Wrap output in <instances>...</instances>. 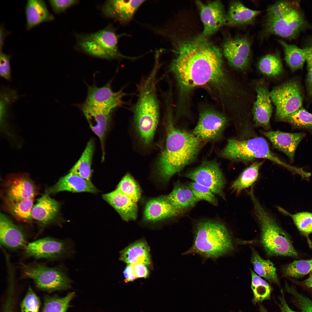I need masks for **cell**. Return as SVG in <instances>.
I'll use <instances>...</instances> for the list:
<instances>
[{
  "label": "cell",
  "instance_id": "cell-1",
  "mask_svg": "<svg viewBox=\"0 0 312 312\" xmlns=\"http://www.w3.org/2000/svg\"><path fill=\"white\" fill-rule=\"evenodd\" d=\"M170 69L183 96L194 88L209 85L226 95L230 85L223 66L220 49L200 35L181 42Z\"/></svg>",
  "mask_w": 312,
  "mask_h": 312
},
{
  "label": "cell",
  "instance_id": "cell-2",
  "mask_svg": "<svg viewBox=\"0 0 312 312\" xmlns=\"http://www.w3.org/2000/svg\"><path fill=\"white\" fill-rule=\"evenodd\" d=\"M167 111L166 144L158 168L160 177L166 181L193 162L202 146V141L192 132L175 126L171 110Z\"/></svg>",
  "mask_w": 312,
  "mask_h": 312
},
{
  "label": "cell",
  "instance_id": "cell-3",
  "mask_svg": "<svg viewBox=\"0 0 312 312\" xmlns=\"http://www.w3.org/2000/svg\"><path fill=\"white\" fill-rule=\"evenodd\" d=\"M265 18L266 34L289 40L295 39L300 32L311 27L298 1L276 2L268 7Z\"/></svg>",
  "mask_w": 312,
  "mask_h": 312
},
{
  "label": "cell",
  "instance_id": "cell-4",
  "mask_svg": "<svg viewBox=\"0 0 312 312\" xmlns=\"http://www.w3.org/2000/svg\"><path fill=\"white\" fill-rule=\"evenodd\" d=\"M157 73L152 72L138 86L134 119L140 138L146 144L152 141L158 123L159 108L156 92Z\"/></svg>",
  "mask_w": 312,
  "mask_h": 312
},
{
  "label": "cell",
  "instance_id": "cell-5",
  "mask_svg": "<svg viewBox=\"0 0 312 312\" xmlns=\"http://www.w3.org/2000/svg\"><path fill=\"white\" fill-rule=\"evenodd\" d=\"M194 242L185 254H196L206 258L216 259L233 248L232 240L226 226L219 221H201L196 225Z\"/></svg>",
  "mask_w": 312,
  "mask_h": 312
},
{
  "label": "cell",
  "instance_id": "cell-6",
  "mask_svg": "<svg viewBox=\"0 0 312 312\" xmlns=\"http://www.w3.org/2000/svg\"><path fill=\"white\" fill-rule=\"evenodd\" d=\"M259 221L261 244L267 254L296 257L298 254L287 235L261 206L252 190L248 192Z\"/></svg>",
  "mask_w": 312,
  "mask_h": 312
},
{
  "label": "cell",
  "instance_id": "cell-7",
  "mask_svg": "<svg viewBox=\"0 0 312 312\" xmlns=\"http://www.w3.org/2000/svg\"><path fill=\"white\" fill-rule=\"evenodd\" d=\"M220 155L224 158L244 162L257 158L267 159L286 168L294 173L298 169L297 167L288 164L278 158L271 151L265 140L261 137L245 139L229 138Z\"/></svg>",
  "mask_w": 312,
  "mask_h": 312
},
{
  "label": "cell",
  "instance_id": "cell-8",
  "mask_svg": "<svg viewBox=\"0 0 312 312\" xmlns=\"http://www.w3.org/2000/svg\"><path fill=\"white\" fill-rule=\"evenodd\" d=\"M120 36L111 25L96 32L78 35V46L82 51L93 56L112 59L133 58L125 56L120 52L118 47Z\"/></svg>",
  "mask_w": 312,
  "mask_h": 312
},
{
  "label": "cell",
  "instance_id": "cell-9",
  "mask_svg": "<svg viewBox=\"0 0 312 312\" xmlns=\"http://www.w3.org/2000/svg\"><path fill=\"white\" fill-rule=\"evenodd\" d=\"M20 266L23 276L32 280L40 289L51 292L65 290L70 287L71 281L60 268L37 262L21 263Z\"/></svg>",
  "mask_w": 312,
  "mask_h": 312
},
{
  "label": "cell",
  "instance_id": "cell-10",
  "mask_svg": "<svg viewBox=\"0 0 312 312\" xmlns=\"http://www.w3.org/2000/svg\"><path fill=\"white\" fill-rule=\"evenodd\" d=\"M272 102L276 107V119L283 121L302 107L303 96L300 86L296 80L288 81L270 92Z\"/></svg>",
  "mask_w": 312,
  "mask_h": 312
},
{
  "label": "cell",
  "instance_id": "cell-11",
  "mask_svg": "<svg viewBox=\"0 0 312 312\" xmlns=\"http://www.w3.org/2000/svg\"><path fill=\"white\" fill-rule=\"evenodd\" d=\"M185 177L209 188L215 195L225 199L224 189L226 180L219 165L214 160L204 161L186 173Z\"/></svg>",
  "mask_w": 312,
  "mask_h": 312
},
{
  "label": "cell",
  "instance_id": "cell-12",
  "mask_svg": "<svg viewBox=\"0 0 312 312\" xmlns=\"http://www.w3.org/2000/svg\"><path fill=\"white\" fill-rule=\"evenodd\" d=\"M24 250L27 257L54 259L69 255L72 248L67 241L47 237L27 244Z\"/></svg>",
  "mask_w": 312,
  "mask_h": 312
},
{
  "label": "cell",
  "instance_id": "cell-13",
  "mask_svg": "<svg viewBox=\"0 0 312 312\" xmlns=\"http://www.w3.org/2000/svg\"><path fill=\"white\" fill-rule=\"evenodd\" d=\"M228 120L221 113L206 109L200 113L192 133L202 141H215L221 138Z\"/></svg>",
  "mask_w": 312,
  "mask_h": 312
},
{
  "label": "cell",
  "instance_id": "cell-14",
  "mask_svg": "<svg viewBox=\"0 0 312 312\" xmlns=\"http://www.w3.org/2000/svg\"><path fill=\"white\" fill-rule=\"evenodd\" d=\"M223 53L232 66L238 69H244L248 66L250 60V42L245 36L229 38L224 43Z\"/></svg>",
  "mask_w": 312,
  "mask_h": 312
},
{
  "label": "cell",
  "instance_id": "cell-15",
  "mask_svg": "<svg viewBox=\"0 0 312 312\" xmlns=\"http://www.w3.org/2000/svg\"><path fill=\"white\" fill-rule=\"evenodd\" d=\"M80 107L90 128L99 139L102 150V159L103 160L105 153V138L113 111L96 106L85 101Z\"/></svg>",
  "mask_w": 312,
  "mask_h": 312
},
{
  "label": "cell",
  "instance_id": "cell-16",
  "mask_svg": "<svg viewBox=\"0 0 312 312\" xmlns=\"http://www.w3.org/2000/svg\"><path fill=\"white\" fill-rule=\"evenodd\" d=\"M111 81L99 87L95 85L88 86L87 95L85 102L96 107L113 111L123 104L125 93L122 90L114 92Z\"/></svg>",
  "mask_w": 312,
  "mask_h": 312
},
{
  "label": "cell",
  "instance_id": "cell-17",
  "mask_svg": "<svg viewBox=\"0 0 312 312\" xmlns=\"http://www.w3.org/2000/svg\"><path fill=\"white\" fill-rule=\"evenodd\" d=\"M255 88L257 96L252 109L253 120L256 127L267 131L270 128L273 109L270 92L263 81H259Z\"/></svg>",
  "mask_w": 312,
  "mask_h": 312
},
{
  "label": "cell",
  "instance_id": "cell-18",
  "mask_svg": "<svg viewBox=\"0 0 312 312\" xmlns=\"http://www.w3.org/2000/svg\"><path fill=\"white\" fill-rule=\"evenodd\" d=\"M200 11V17L203 25L201 35L206 37L214 34L222 26L226 25V14L219 1L207 4L197 2Z\"/></svg>",
  "mask_w": 312,
  "mask_h": 312
},
{
  "label": "cell",
  "instance_id": "cell-19",
  "mask_svg": "<svg viewBox=\"0 0 312 312\" xmlns=\"http://www.w3.org/2000/svg\"><path fill=\"white\" fill-rule=\"evenodd\" d=\"M0 240L3 246L11 250L24 249L27 244V237L23 230L1 213Z\"/></svg>",
  "mask_w": 312,
  "mask_h": 312
},
{
  "label": "cell",
  "instance_id": "cell-20",
  "mask_svg": "<svg viewBox=\"0 0 312 312\" xmlns=\"http://www.w3.org/2000/svg\"><path fill=\"white\" fill-rule=\"evenodd\" d=\"M262 133L271 142L276 148L285 154L291 162L299 143L304 138L303 133H290L279 131H261Z\"/></svg>",
  "mask_w": 312,
  "mask_h": 312
},
{
  "label": "cell",
  "instance_id": "cell-21",
  "mask_svg": "<svg viewBox=\"0 0 312 312\" xmlns=\"http://www.w3.org/2000/svg\"><path fill=\"white\" fill-rule=\"evenodd\" d=\"M183 213L163 196L147 202L144 211L143 219L147 222H158L177 217Z\"/></svg>",
  "mask_w": 312,
  "mask_h": 312
},
{
  "label": "cell",
  "instance_id": "cell-22",
  "mask_svg": "<svg viewBox=\"0 0 312 312\" xmlns=\"http://www.w3.org/2000/svg\"><path fill=\"white\" fill-rule=\"evenodd\" d=\"M145 0H109L103 5L102 11L106 16L126 22L132 19Z\"/></svg>",
  "mask_w": 312,
  "mask_h": 312
},
{
  "label": "cell",
  "instance_id": "cell-23",
  "mask_svg": "<svg viewBox=\"0 0 312 312\" xmlns=\"http://www.w3.org/2000/svg\"><path fill=\"white\" fill-rule=\"evenodd\" d=\"M5 187V198L10 200L34 198L36 194V190L34 184L25 175L12 176L7 181Z\"/></svg>",
  "mask_w": 312,
  "mask_h": 312
},
{
  "label": "cell",
  "instance_id": "cell-24",
  "mask_svg": "<svg viewBox=\"0 0 312 312\" xmlns=\"http://www.w3.org/2000/svg\"><path fill=\"white\" fill-rule=\"evenodd\" d=\"M103 198L112 207L121 218L128 221L135 220L137 217V202L116 189L103 194Z\"/></svg>",
  "mask_w": 312,
  "mask_h": 312
},
{
  "label": "cell",
  "instance_id": "cell-25",
  "mask_svg": "<svg viewBox=\"0 0 312 312\" xmlns=\"http://www.w3.org/2000/svg\"><path fill=\"white\" fill-rule=\"evenodd\" d=\"M64 191L95 193L98 190L91 181L86 180L69 172L66 175L61 177L54 185L50 188L47 193L49 194H55Z\"/></svg>",
  "mask_w": 312,
  "mask_h": 312
},
{
  "label": "cell",
  "instance_id": "cell-26",
  "mask_svg": "<svg viewBox=\"0 0 312 312\" xmlns=\"http://www.w3.org/2000/svg\"><path fill=\"white\" fill-rule=\"evenodd\" d=\"M164 197L178 209L183 213L200 201L194 196L189 185L176 182L172 191Z\"/></svg>",
  "mask_w": 312,
  "mask_h": 312
},
{
  "label": "cell",
  "instance_id": "cell-27",
  "mask_svg": "<svg viewBox=\"0 0 312 312\" xmlns=\"http://www.w3.org/2000/svg\"><path fill=\"white\" fill-rule=\"evenodd\" d=\"M60 204L46 193L38 198L31 211L32 218L44 224H47L57 216Z\"/></svg>",
  "mask_w": 312,
  "mask_h": 312
},
{
  "label": "cell",
  "instance_id": "cell-28",
  "mask_svg": "<svg viewBox=\"0 0 312 312\" xmlns=\"http://www.w3.org/2000/svg\"><path fill=\"white\" fill-rule=\"evenodd\" d=\"M260 12L248 8L240 1H233L226 14V25L236 26L252 24Z\"/></svg>",
  "mask_w": 312,
  "mask_h": 312
},
{
  "label": "cell",
  "instance_id": "cell-29",
  "mask_svg": "<svg viewBox=\"0 0 312 312\" xmlns=\"http://www.w3.org/2000/svg\"><path fill=\"white\" fill-rule=\"evenodd\" d=\"M26 28L29 30L42 23L51 21L54 17L43 0H28L25 9Z\"/></svg>",
  "mask_w": 312,
  "mask_h": 312
},
{
  "label": "cell",
  "instance_id": "cell-30",
  "mask_svg": "<svg viewBox=\"0 0 312 312\" xmlns=\"http://www.w3.org/2000/svg\"><path fill=\"white\" fill-rule=\"evenodd\" d=\"M150 252L149 248L146 241L139 240L122 250L119 259L129 264L139 263L148 266L151 263Z\"/></svg>",
  "mask_w": 312,
  "mask_h": 312
},
{
  "label": "cell",
  "instance_id": "cell-31",
  "mask_svg": "<svg viewBox=\"0 0 312 312\" xmlns=\"http://www.w3.org/2000/svg\"><path fill=\"white\" fill-rule=\"evenodd\" d=\"M95 148L93 139L88 142L80 157L70 170L88 181H91L92 176L91 165Z\"/></svg>",
  "mask_w": 312,
  "mask_h": 312
},
{
  "label": "cell",
  "instance_id": "cell-32",
  "mask_svg": "<svg viewBox=\"0 0 312 312\" xmlns=\"http://www.w3.org/2000/svg\"><path fill=\"white\" fill-rule=\"evenodd\" d=\"M251 260L255 272L257 275L270 283L279 285L276 269L272 262L262 258L254 250L252 252Z\"/></svg>",
  "mask_w": 312,
  "mask_h": 312
},
{
  "label": "cell",
  "instance_id": "cell-33",
  "mask_svg": "<svg viewBox=\"0 0 312 312\" xmlns=\"http://www.w3.org/2000/svg\"><path fill=\"white\" fill-rule=\"evenodd\" d=\"M278 41L283 48L285 60L291 70L294 71L302 69L306 62L304 49L283 40H278Z\"/></svg>",
  "mask_w": 312,
  "mask_h": 312
},
{
  "label": "cell",
  "instance_id": "cell-34",
  "mask_svg": "<svg viewBox=\"0 0 312 312\" xmlns=\"http://www.w3.org/2000/svg\"><path fill=\"white\" fill-rule=\"evenodd\" d=\"M262 161L255 162L245 169L230 187L233 191L238 194L244 189L252 185L257 180Z\"/></svg>",
  "mask_w": 312,
  "mask_h": 312
},
{
  "label": "cell",
  "instance_id": "cell-35",
  "mask_svg": "<svg viewBox=\"0 0 312 312\" xmlns=\"http://www.w3.org/2000/svg\"><path fill=\"white\" fill-rule=\"evenodd\" d=\"M34 198H29L18 200L5 198V205L8 210L16 218L24 221L30 220L33 207Z\"/></svg>",
  "mask_w": 312,
  "mask_h": 312
},
{
  "label": "cell",
  "instance_id": "cell-36",
  "mask_svg": "<svg viewBox=\"0 0 312 312\" xmlns=\"http://www.w3.org/2000/svg\"><path fill=\"white\" fill-rule=\"evenodd\" d=\"M258 67L260 71L265 75L270 77L278 75L283 70L279 53L269 54L263 56L259 62Z\"/></svg>",
  "mask_w": 312,
  "mask_h": 312
},
{
  "label": "cell",
  "instance_id": "cell-37",
  "mask_svg": "<svg viewBox=\"0 0 312 312\" xmlns=\"http://www.w3.org/2000/svg\"><path fill=\"white\" fill-rule=\"evenodd\" d=\"M251 276V287L253 294V301L254 303L270 299L272 289L269 283L250 270Z\"/></svg>",
  "mask_w": 312,
  "mask_h": 312
},
{
  "label": "cell",
  "instance_id": "cell-38",
  "mask_svg": "<svg viewBox=\"0 0 312 312\" xmlns=\"http://www.w3.org/2000/svg\"><path fill=\"white\" fill-rule=\"evenodd\" d=\"M75 294L74 292H72L63 297L46 296L41 312H66L69 307L70 302Z\"/></svg>",
  "mask_w": 312,
  "mask_h": 312
},
{
  "label": "cell",
  "instance_id": "cell-39",
  "mask_svg": "<svg viewBox=\"0 0 312 312\" xmlns=\"http://www.w3.org/2000/svg\"><path fill=\"white\" fill-rule=\"evenodd\" d=\"M284 276L298 278L312 271V258L295 260L284 266L282 268Z\"/></svg>",
  "mask_w": 312,
  "mask_h": 312
},
{
  "label": "cell",
  "instance_id": "cell-40",
  "mask_svg": "<svg viewBox=\"0 0 312 312\" xmlns=\"http://www.w3.org/2000/svg\"><path fill=\"white\" fill-rule=\"evenodd\" d=\"M277 208L281 212L291 217L299 231L309 238V235L312 233V213L302 212L292 214L280 207Z\"/></svg>",
  "mask_w": 312,
  "mask_h": 312
},
{
  "label": "cell",
  "instance_id": "cell-41",
  "mask_svg": "<svg viewBox=\"0 0 312 312\" xmlns=\"http://www.w3.org/2000/svg\"><path fill=\"white\" fill-rule=\"evenodd\" d=\"M283 121L295 128L312 131V114L302 107L287 116Z\"/></svg>",
  "mask_w": 312,
  "mask_h": 312
},
{
  "label": "cell",
  "instance_id": "cell-42",
  "mask_svg": "<svg viewBox=\"0 0 312 312\" xmlns=\"http://www.w3.org/2000/svg\"><path fill=\"white\" fill-rule=\"evenodd\" d=\"M116 190L137 203L141 196V191L140 187L129 174H126L123 177Z\"/></svg>",
  "mask_w": 312,
  "mask_h": 312
},
{
  "label": "cell",
  "instance_id": "cell-43",
  "mask_svg": "<svg viewBox=\"0 0 312 312\" xmlns=\"http://www.w3.org/2000/svg\"><path fill=\"white\" fill-rule=\"evenodd\" d=\"M189 185L198 199L207 201L214 206L217 205L218 201L215 195L209 188L194 181L190 183Z\"/></svg>",
  "mask_w": 312,
  "mask_h": 312
},
{
  "label": "cell",
  "instance_id": "cell-44",
  "mask_svg": "<svg viewBox=\"0 0 312 312\" xmlns=\"http://www.w3.org/2000/svg\"><path fill=\"white\" fill-rule=\"evenodd\" d=\"M40 305L39 298L29 287L21 302V312H39Z\"/></svg>",
  "mask_w": 312,
  "mask_h": 312
},
{
  "label": "cell",
  "instance_id": "cell-45",
  "mask_svg": "<svg viewBox=\"0 0 312 312\" xmlns=\"http://www.w3.org/2000/svg\"><path fill=\"white\" fill-rule=\"evenodd\" d=\"M288 292L292 296L295 304L302 312H312V300L300 293L293 286L290 287Z\"/></svg>",
  "mask_w": 312,
  "mask_h": 312
},
{
  "label": "cell",
  "instance_id": "cell-46",
  "mask_svg": "<svg viewBox=\"0 0 312 312\" xmlns=\"http://www.w3.org/2000/svg\"><path fill=\"white\" fill-rule=\"evenodd\" d=\"M8 284L6 298L2 312H14L15 285L13 274L8 275Z\"/></svg>",
  "mask_w": 312,
  "mask_h": 312
},
{
  "label": "cell",
  "instance_id": "cell-47",
  "mask_svg": "<svg viewBox=\"0 0 312 312\" xmlns=\"http://www.w3.org/2000/svg\"><path fill=\"white\" fill-rule=\"evenodd\" d=\"M49 3L53 12L59 14L65 11L78 2L75 0H49Z\"/></svg>",
  "mask_w": 312,
  "mask_h": 312
},
{
  "label": "cell",
  "instance_id": "cell-48",
  "mask_svg": "<svg viewBox=\"0 0 312 312\" xmlns=\"http://www.w3.org/2000/svg\"><path fill=\"white\" fill-rule=\"evenodd\" d=\"M10 56L2 51L0 53V75L1 77L8 80L11 79L10 64Z\"/></svg>",
  "mask_w": 312,
  "mask_h": 312
},
{
  "label": "cell",
  "instance_id": "cell-49",
  "mask_svg": "<svg viewBox=\"0 0 312 312\" xmlns=\"http://www.w3.org/2000/svg\"><path fill=\"white\" fill-rule=\"evenodd\" d=\"M134 274L138 278H146L149 274V272L146 265L142 263L132 265Z\"/></svg>",
  "mask_w": 312,
  "mask_h": 312
},
{
  "label": "cell",
  "instance_id": "cell-50",
  "mask_svg": "<svg viewBox=\"0 0 312 312\" xmlns=\"http://www.w3.org/2000/svg\"><path fill=\"white\" fill-rule=\"evenodd\" d=\"M123 274L125 282L133 281L137 278L133 272L132 265L128 264L124 270Z\"/></svg>",
  "mask_w": 312,
  "mask_h": 312
},
{
  "label": "cell",
  "instance_id": "cell-51",
  "mask_svg": "<svg viewBox=\"0 0 312 312\" xmlns=\"http://www.w3.org/2000/svg\"><path fill=\"white\" fill-rule=\"evenodd\" d=\"M281 293L279 298L280 303L278 304L281 312H297L292 310L289 307L286 301L282 290L281 291Z\"/></svg>",
  "mask_w": 312,
  "mask_h": 312
},
{
  "label": "cell",
  "instance_id": "cell-52",
  "mask_svg": "<svg viewBox=\"0 0 312 312\" xmlns=\"http://www.w3.org/2000/svg\"><path fill=\"white\" fill-rule=\"evenodd\" d=\"M6 34L5 31V30L2 26H1L0 29V51H1V49L3 46L4 40Z\"/></svg>",
  "mask_w": 312,
  "mask_h": 312
},
{
  "label": "cell",
  "instance_id": "cell-53",
  "mask_svg": "<svg viewBox=\"0 0 312 312\" xmlns=\"http://www.w3.org/2000/svg\"><path fill=\"white\" fill-rule=\"evenodd\" d=\"M302 283L304 286L312 289V271L308 278L304 280Z\"/></svg>",
  "mask_w": 312,
  "mask_h": 312
},
{
  "label": "cell",
  "instance_id": "cell-54",
  "mask_svg": "<svg viewBox=\"0 0 312 312\" xmlns=\"http://www.w3.org/2000/svg\"><path fill=\"white\" fill-rule=\"evenodd\" d=\"M259 312H268L266 309L262 304H259Z\"/></svg>",
  "mask_w": 312,
  "mask_h": 312
},
{
  "label": "cell",
  "instance_id": "cell-55",
  "mask_svg": "<svg viewBox=\"0 0 312 312\" xmlns=\"http://www.w3.org/2000/svg\"></svg>",
  "mask_w": 312,
  "mask_h": 312
}]
</instances>
